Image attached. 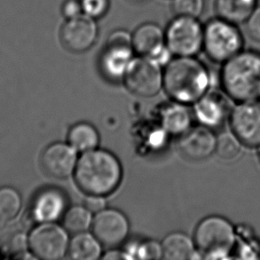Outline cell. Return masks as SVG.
<instances>
[{
    "label": "cell",
    "instance_id": "25",
    "mask_svg": "<svg viewBox=\"0 0 260 260\" xmlns=\"http://www.w3.org/2000/svg\"><path fill=\"white\" fill-rule=\"evenodd\" d=\"M243 143L232 132L223 133L217 137L215 154L223 161H233L239 156Z\"/></svg>",
    "mask_w": 260,
    "mask_h": 260
},
{
    "label": "cell",
    "instance_id": "31",
    "mask_svg": "<svg viewBox=\"0 0 260 260\" xmlns=\"http://www.w3.org/2000/svg\"><path fill=\"white\" fill-rule=\"evenodd\" d=\"M85 206L88 211H91L92 214H96L106 208V200L104 197L102 196H94V194H87L84 202Z\"/></svg>",
    "mask_w": 260,
    "mask_h": 260
},
{
    "label": "cell",
    "instance_id": "2",
    "mask_svg": "<svg viewBox=\"0 0 260 260\" xmlns=\"http://www.w3.org/2000/svg\"><path fill=\"white\" fill-rule=\"evenodd\" d=\"M207 67L196 56L173 57L164 69V88L176 102L194 104L210 87Z\"/></svg>",
    "mask_w": 260,
    "mask_h": 260
},
{
    "label": "cell",
    "instance_id": "20",
    "mask_svg": "<svg viewBox=\"0 0 260 260\" xmlns=\"http://www.w3.org/2000/svg\"><path fill=\"white\" fill-rule=\"evenodd\" d=\"M161 122L166 133L180 136L192 127V114L186 104L175 102L162 110Z\"/></svg>",
    "mask_w": 260,
    "mask_h": 260
},
{
    "label": "cell",
    "instance_id": "14",
    "mask_svg": "<svg viewBox=\"0 0 260 260\" xmlns=\"http://www.w3.org/2000/svg\"><path fill=\"white\" fill-rule=\"evenodd\" d=\"M225 91L209 90L196 103L193 115L200 124L210 129H218L229 120L231 107Z\"/></svg>",
    "mask_w": 260,
    "mask_h": 260
},
{
    "label": "cell",
    "instance_id": "23",
    "mask_svg": "<svg viewBox=\"0 0 260 260\" xmlns=\"http://www.w3.org/2000/svg\"><path fill=\"white\" fill-rule=\"evenodd\" d=\"M62 218L64 229L74 235L88 231L91 228L93 219L91 211H88L85 206L79 205L67 209Z\"/></svg>",
    "mask_w": 260,
    "mask_h": 260
},
{
    "label": "cell",
    "instance_id": "16",
    "mask_svg": "<svg viewBox=\"0 0 260 260\" xmlns=\"http://www.w3.org/2000/svg\"><path fill=\"white\" fill-rule=\"evenodd\" d=\"M217 137L212 129L204 125L191 127L179 136V149L192 161H202L215 154Z\"/></svg>",
    "mask_w": 260,
    "mask_h": 260
},
{
    "label": "cell",
    "instance_id": "29",
    "mask_svg": "<svg viewBox=\"0 0 260 260\" xmlns=\"http://www.w3.org/2000/svg\"><path fill=\"white\" fill-rule=\"evenodd\" d=\"M244 24L247 34L250 39L260 43V6L254 9Z\"/></svg>",
    "mask_w": 260,
    "mask_h": 260
},
{
    "label": "cell",
    "instance_id": "13",
    "mask_svg": "<svg viewBox=\"0 0 260 260\" xmlns=\"http://www.w3.org/2000/svg\"><path fill=\"white\" fill-rule=\"evenodd\" d=\"M91 231L102 245L114 248L126 240L130 232V222L119 210L105 208L94 215Z\"/></svg>",
    "mask_w": 260,
    "mask_h": 260
},
{
    "label": "cell",
    "instance_id": "7",
    "mask_svg": "<svg viewBox=\"0 0 260 260\" xmlns=\"http://www.w3.org/2000/svg\"><path fill=\"white\" fill-rule=\"evenodd\" d=\"M204 28L199 18L175 15L165 28L166 46L173 56H197L202 52Z\"/></svg>",
    "mask_w": 260,
    "mask_h": 260
},
{
    "label": "cell",
    "instance_id": "15",
    "mask_svg": "<svg viewBox=\"0 0 260 260\" xmlns=\"http://www.w3.org/2000/svg\"><path fill=\"white\" fill-rule=\"evenodd\" d=\"M78 160V151L63 142L49 145L41 156L43 169L55 179H65L74 174Z\"/></svg>",
    "mask_w": 260,
    "mask_h": 260
},
{
    "label": "cell",
    "instance_id": "4",
    "mask_svg": "<svg viewBox=\"0 0 260 260\" xmlns=\"http://www.w3.org/2000/svg\"><path fill=\"white\" fill-rule=\"evenodd\" d=\"M193 242L201 257L229 258L236 249L237 232L228 218L212 215L199 222L194 231Z\"/></svg>",
    "mask_w": 260,
    "mask_h": 260
},
{
    "label": "cell",
    "instance_id": "21",
    "mask_svg": "<svg viewBox=\"0 0 260 260\" xmlns=\"http://www.w3.org/2000/svg\"><path fill=\"white\" fill-rule=\"evenodd\" d=\"M102 244L91 233L76 234L70 240L68 254L72 259L97 260L102 258Z\"/></svg>",
    "mask_w": 260,
    "mask_h": 260
},
{
    "label": "cell",
    "instance_id": "3",
    "mask_svg": "<svg viewBox=\"0 0 260 260\" xmlns=\"http://www.w3.org/2000/svg\"><path fill=\"white\" fill-rule=\"evenodd\" d=\"M220 82L223 91L236 102L260 100V53L241 51L222 64Z\"/></svg>",
    "mask_w": 260,
    "mask_h": 260
},
{
    "label": "cell",
    "instance_id": "18",
    "mask_svg": "<svg viewBox=\"0 0 260 260\" xmlns=\"http://www.w3.org/2000/svg\"><path fill=\"white\" fill-rule=\"evenodd\" d=\"M162 258L167 260H186L201 258L193 239L182 232L169 234L162 240Z\"/></svg>",
    "mask_w": 260,
    "mask_h": 260
},
{
    "label": "cell",
    "instance_id": "27",
    "mask_svg": "<svg viewBox=\"0 0 260 260\" xmlns=\"http://www.w3.org/2000/svg\"><path fill=\"white\" fill-rule=\"evenodd\" d=\"M171 9L174 15L200 18L205 9V0H172Z\"/></svg>",
    "mask_w": 260,
    "mask_h": 260
},
{
    "label": "cell",
    "instance_id": "28",
    "mask_svg": "<svg viewBox=\"0 0 260 260\" xmlns=\"http://www.w3.org/2000/svg\"><path fill=\"white\" fill-rule=\"evenodd\" d=\"M83 14L96 21L105 17L111 6L110 0H80Z\"/></svg>",
    "mask_w": 260,
    "mask_h": 260
},
{
    "label": "cell",
    "instance_id": "9",
    "mask_svg": "<svg viewBox=\"0 0 260 260\" xmlns=\"http://www.w3.org/2000/svg\"><path fill=\"white\" fill-rule=\"evenodd\" d=\"M69 232L63 225L40 223L32 230L28 238V246L34 257L43 260L63 258L69 250Z\"/></svg>",
    "mask_w": 260,
    "mask_h": 260
},
{
    "label": "cell",
    "instance_id": "8",
    "mask_svg": "<svg viewBox=\"0 0 260 260\" xmlns=\"http://www.w3.org/2000/svg\"><path fill=\"white\" fill-rule=\"evenodd\" d=\"M125 87L134 94L151 98L164 87V70L155 60L136 55L123 79Z\"/></svg>",
    "mask_w": 260,
    "mask_h": 260
},
{
    "label": "cell",
    "instance_id": "32",
    "mask_svg": "<svg viewBox=\"0 0 260 260\" xmlns=\"http://www.w3.org/2000/svg\"><path fill=\"white\" fill-rule=\"evenodd\" d=\"M102 258L104 259H131L129 255L126 253V251H119V250H113L110 252L107 253L102 256Z\"/></svg>",
    "mask_w": 260,
    "mask_h": 260
},
{
    "label": "cell",
    "instance_id": "24",
    "mask_svg": "<svg viewBox=\"0 0 260 260\" xmlns=\"http://www.w3.org/2000/svg\"><path fill=\"white\" fill-rule=\"evenodd\" d=\"M21 197L17 190L10 186L0 188V221H10L19 214Z\"/></svg>",
    "mask_w": 260,
    "mask_h": 260
},
{
    "label": "cell",
    "instance_id": "10",
    "mask_svg": "<svg viewBox=\"0 0 260 260\" xmlns=\"http://www.w3.org/2000/svg\"><path fill=\"white\" fill-rule=\"evenodd\" d=\"M132 45L136 55L151 58L162 67L174 57L166 46L165 28L153 21L143 22L132 32Z\"/></svg>",
    "mask_w": 260,
    "mask_h": 260
},
{
    "label": "cell",
    "instance_id": "33",
    "mask_svg": "<svg viewBox=\"0 0 260 260\" xmlns=\"http://www.w3.org/2000/svg\"><path fill=\"white\" fill-rule=\"evenodd\" d=\"M130 1L134 2V3H142V2H145L147 0H130Z\"/></svg>",
    "mask_w": 260,
    "mask_h": 260
},
{
    "label": "cell",
    "instance_id": "1",
    "mask_svg": "<svg viewBox=\"0 0 260 260\" xmlns=\"http://www.w3.org/2000/svg\"><path fill=\"white\" fill-rule=\"evenodd\" d=\"M73 175L84 193L106 197L119 186L123 168L113 153L96 148L78 157Z\"/></svg>",
    "mask_w": 260,
    "mask_h": 260
},
{
    "label": "cell",
    "instance_id": "5",
    "mask_svg": "<svg viewBox=\"0 0 260 260\" xmlns=\"http://www.w3.org/2000/svg\"><path fill=\"white\" fill-rule=\"evenodd\" d=\"M243 49L244 38L238 25L217 16L204 24L203 51L209 60L225 63Z\"/></svg>",
    "mask_w": 260,
    "mask_h": 260
},
{
    "label": "cell",
    "instance_id": "30",
    "mask_svg": "<svg viewBox=\"0 0 260 260\" xmlns=\"http://www.w3.org/2000/svg\"><path fill=\"white\" fill-rule=\"evenodd\" d=\"M60 14L65 20L74 19L84 14L80 0H64L60 7Z\"/></svg>",
    "mask_w": 260,
    "mask_h": 260
},
{
    "label": "cell",
    "instance_id": "11",
    "mask_svg": "<svg viewBox=\"0 0 260 260\" xmlns=\"http://www.w3.org/2000/svg\"><path fill=\"white\" fill-rule=\"evenodd\" d=\"M97 21L85 14L71 20H65L59 30L60 45L70 53L87 52L98 40Z\"/></svg>",
    "mask_w": 260,
    "mask_h": 260
},
{
    "label": "cell",
    "instance_id": "12",
    "mask_svg": "<svg viewBox=\"0 0 260 260\" xmlns=\"http://www.w3.org/2000/svg\"><path fill=\"white\" fill-rule=\"evenodd\" d=\"M230 129L243 146L260 148V100L238 102L229 118Z\"/></svg>",
    "mask_w": 260,
    "mask_h": 260
},
{
    "label": "cell",
    "instance_id": "6",
    "mask_svg": "<svg viewBox=\"0 0 260 260\" xmlns=\"http://www.w3.org/2000/svg\"><path fill=\"white\" fill-rule=\"evenodd\" d=\"M136 56L132 45V33L123 28L110 33L100 53L98 67L103 78L110 82L123 81Z\"/></svg>",
    "mask_w": 260,
    "mask_h": 260
},
{
    "label": "cell",
    "instance_id": "22",
    "mask_svg": "<svg viewBox=\"0 0 260 260\" xmlns=\"http://www.w3.org/2000/svg\"><path fill=\"white\" fill-rule=\"evenodd\" d=\"M68 141L77 151L84 153L98 148L100 135L92 124L81 122L76 123L70 129Z\"/></svg>",
    "mask_w": 260,
    "mask_h": 260
},
{
    "label": "cell",
    "instance_id": "19",
    "mask_svg": "<svg viewBox=\"0 0 260 260\" xmlns=\"http://www.w3.org/2000/svg\"><path fill=\"white\" fill-rule=\"evenodd\" d=\"M257 0H215L216 16L234 24H244L254 9Z\"/></svg>",
    "mask_w": 260,
    "mask_h": 260
},
{
    "label": "cell",
    "instance_id": "26",
    "mask_svg": "<svg viewBox=\"0 0 260 260\" xmlns=\"http://www.w3.org/2000/svg\"><path fill=\"white\" fill-rule=\"evenodd\" d=\"M131 259H160L162 258V249L161 243L154 240L144 241L142 243H135L131 250L126 251Z\"/></svg>",
    "mask_w": 260,
    "mask_h": 260
},
{
    "label": "cell",
    "instance_id": "17",
    "mask_svg": "<svg viewBox=\"0 0 260 260\" xmlns=\"http://www.w3.org/2000/svg\"><path fill=\"white\" fill-rule=\"evenodd\" d=\"M67 197L63 191L55 187L45 188L33 200L32 218L39 224L57 221L67 211Z\"/></svg>",
    "mask_w": 260,
    "mask_h": 260
}]
</instances>
